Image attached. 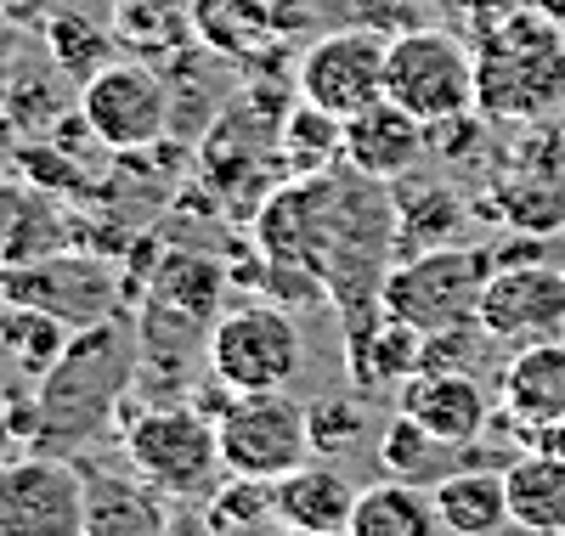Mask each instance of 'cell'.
Returning <instances> with one entry per match:
<instances>
[{"mask_svg":"<svg viewBox=\"0 0 565 536\" xmlns=\"http://www.w3.org/2000/svg\"><path fill=\"white\" fill-rule=\"evenodd\" d=\"M141 378V328L119 311L108 322H90L68 339V351L52 373L34 378L40 401V441L45 458H79L108 429H119V407Z\"/></svg>","mask_w":565,"mask_h":536,"instance_id":"1","label":"cell"},{"mask_svg":"<svg viewBox=\"0 0 565 536\" xmlns=\"http://www.w3.org/2000/svg\"><path fill=\"white\" fill-rule=\"evenodd\" d=\"M565 103V23L514 7L476 40V114L548 119Z\"/></svg>","mask_w":565,"mask_h":536,"instance_id":"2","label":"cell"},{"mask_svg":"<svg viewBox=\"0 0 565 536\" xmlns=\"http://www.w3.org/2000/svg\"><path fill=\"white\" fill-rule=\"evenodd\" d=\"M119 441H125V463L153 485V492L175 497V503H210L221 492V435L215 424L193 407V401H170V407H141L136 389L119 407Z\"/></svg>","mask_w":565,"mask_h":536,"instance_id":"3","label":"cell"},{"mask_svg":"<svg viewBox=\"0 0 565 536\" xmlns=\"http://www.w3.org/2000/svg\"><path fill=\"white\" fill-rule=\"evenodd\" d=\"M492 277V255L487 249H424L407 255L402 266L385 271L380 282V305L385 317L418 328L424 339L430 333H469L481 328V288Z\"/></svg>","mask_w":565,"mask_h":536,"instance_id":"4","label":"cell"},{"mask_svg":"<svg viewBox=\"0 0 565 536\" xmlns=\"http://www.w3.org/2000/svg\"><path fill=\"white\" fill-rule=\"evenodd\" d=\"M385 96L407 108L418 125H447L476 114V52L430 23L391 34L385 52Z\"/></svg>","mask_w":565,"mask_h":536,"instance_id":"5","label":"cell"},{"mask_svg":"<svg viewBox=\"0 0 565 536\" xmlns=\"http://www.w3.org/2000/svg\"><path fill=\"white\" fill-rule=\"evenodd\" d=\"M204 362L226 389L266 396V389H289L300 378L306 345H300L295 317L271 300V305H238V311L215 317L204 339Z\"/></svg>","mask_w":565,"mask_h":536,"instance_id":"6","label":"cell"},{"mask_svg":"<svg viewBox=\"0 0 565 536\" xmlns=\"http://www.w3.org/2000/svg\"><path fill=\"white\" fill-rule=\"evenodd\" d=\"M0 300L7 305H34L45 317L68 322L74 333L90 322H108L125 311V277L114 271L108 255H90V249H63V255H45L34 266H18L0 277Z\"/></svg>","mask_w":565,"mask_h":536,"instance_id":"7","label":"cell"},{"mask_svg":"<svg viewBox=\"0 0 565 536\" xmlns=\"http://www.w3.org/2000/svg\"><path fill=\"white\" fill-rule=\"evenodd\" d=\"M385 52L391 40L373 23H340L306 45V57L295 63V90L300 103L334 114L340 125L362 108H373L385 96Z\"/></svg>","mask_w":565,"mask_h":536,"instance_id":"8","label":"cell"},{"mask_svg":"<svg viewBox=\"0 0 565 536\" xmlns=\"http://www.w3.org/2000/svg\"><path fill=\"white\" fill-rule=\"evenodd\" d=\"M221 435V463L226 480H282L311 458L306 407L289 389H266V396H238L215 424Z\"/></svg>","mask_w":565,"mask_h":536,"instance_id":"9","label":"cell"},{"mask_svg":"<svg viewBox=\"0 0 565 536\" xmlns=\"http://www.w3.org/2000/svg\"><path fill=\"white\" fill-rule=\"evenodd\" d=\"M79 114L108 153H141L170 130V90L141 57H114L79 85Z\"/></svg>","mask_w":565,"mask_h":536,"instance_id":"10","label":"cell"},{"mask_svg":"<svg viewBox=\"0 0 565 536\" xmlns=\"http://www.w3.org/2000/svg\"><path fill=\"white\" fill-rule=\"evenodd\" d=\"M0 536H85L79 463L45 452L0 463Z\"/></svg>","mask_w":565,"mask_h":536,"instance_id":"11","label":"cell"},{"mask_svg":"<svg viewBox=\"0 0 565 536\" xmlns=\"http://www.w3.org/2000/svg\"><path fill=\"white\" fill-rule=\"evenodd\" d=\"M559 333H565V271L548 260L492 266L481 288V339L521 351Z\"/></svg>","mask_w":565,"mask_h":536,"instance_id":"12","label":"cell"},{"mask_svg":"<svg viewBox=\"0 0 565 536\" xmlns=\"http://www.w3.org/2000/svg\"><path fill=\"white\" fill-rule=\"evenodd\" d=\"M424 159H430V125H418L391 96L345 119V164L356 175L391 186V181H407Z\"/></svg>","mask_w":565,"mask_h":536,"instance_id":"13","label":"cell"},{"mask_svg":"<svg viewBox=\"0 0 565 536\" xmlns=\"http://www.w3.org/2000/svg\"><path fill=\"white\" fill-rule=\"evenodd\" d=\"M402 412H413L447 452L476 447L492 429V401L476 384V373H413L402 384Z\"/></svg>","mask_w":565,"mask_h":536,"instance_id":"14","label":"cell"},{"mask_svg":"<svg viewBox=\"0 0 565 536\" xmlns=\"http://www.w3.org/2000/svg\"><path fill=\"white\" fill-rule=\"evenodd\" d=\"M68 249V215L57 192L34 186L29 175H0V271L34 266Z\"/></svg>","mask_w":565,"mask_h":536,"instance_id":"15","label":"cell"},{"mask_svg":"<svg viewBox=\"0 0 565 536\" xmlns=\"http://www.w3.org/2000/svg\"><path fill=\"white\" fill-rule=\"evenodd\" d=\"M498 407L526 435L565 418V339L521 345L498 373Z\"/></svg>","mask_w":565,"mask_h":536,"instance_id":"16","label":"cell"},{"mask_svg":"<svg viewBox=\"0 0 565 536\" xmlns=\"http://www.w3.org/2000/svg\"><path fill=\"white\" fill-rule=\"evenodd\" d=\"M74 463L85 480V536H170L164 492H153L141 474H103L85 458Z\"/></svg>","mask_w":565,"mask_h":536,"instance_id":"17","label":"cell"},{"mask_svg":"<svg viewBox=\"0 0 565 536\" xmlns=\"http://www.w3.org/2000/svg\"><path fill=\"white\" fill-rule=\"evenodd\" d=\"M186 34L226 63H260L277 34V0H186Z\"/></svg>","mask_w":565,"mask_h":536,"instance_id":"18","label":"cell"},{"mask_svg":"<svg viewBox=\"0 0 565 536\" xmlns=\"http://www.w3.org/2000/svg\"><path fill=\"white\" fill-rule=\"evenodd\" d=\"M271 492H277V525L311 530V536H340L351 525V508H356V485L328 463L289 469Z\"/></svg>","mask_w":565,"mask_h":536,"instance_id":"19","label":"cell"},{"mask_svg":"<svg viewBox=\"0 0 565 536\" xmlns=\"http://www.w3.org/2000/svg\"><path fill=\"white\" fill-rule=\"evenodd\" d=\"M509 525L526 536H565V458L526 447L503 469Z\"/></svg>","mask_w":565,"mask_h":536,"instance_id":"20","label":"cell"},{"mask_svg":"<svg viewBox=\"0 0 565 536\" xmlns=\"http://www.w3.org/2000/svg\"><path fill=\"white\" fill-rule=\"evenodd\" d=\"M436 519L452 536H492L498 525H509V492H503V469H481L463 463L447 480H436Z\"/></svg>","mask_w":565,"mask_h":536,"instance_id":"21","label":"cell"},{"mask_svg":"<svg viewBox=\"0 0 565 536\" xmlns=\"http://www.w3.org/2000/svg\"><path fill=\"white\" fill-rule=\"evenodd\" d=\"M436 503L418 492L413 480H380L356 492L345 536H436Z\"/></svg>","mask_w":565,"mask_h":536,"instance_id":"22","label":"cell"},{"mask_svg":"<svg viewBox=\"0 0 565 536\" xmlns=\"http://www.w3.org/2000/svg\"><path fill=\"white\" fill-rule=\"evenodd\" d=\"M68 339H74L68 322L45 317L34 305H7V300H0V356H7L23 378H45V373H52V362L68 351Z\"/></svg>","mask_w":565,"mask_h":536,"instance_id":"23","label":"cell"},{"mask_svg":"<svg viewBox=\"0 0 565 536\" xmlns=\"http://www.w3.org/2000/svg\"><path fill=\"white\" fill-rule=\"evenodd\" d=\"M463 226V204L452 186H413L396 199V249L424 255V249H447Z\"/></svg>","mask_w":565,"mask_h":536,"instance_id":"24","label":"cell"},{"mask_svg":"<svg viewBox=\"0 0 565 536\" xmlns=\"http://www.w3.org/2000/svg\"><path fill=\"white\" fill-rule=\"evenodd\" d=\"M282 159H289L295 175L340 170V164H345V125H340L334 114L300 103L289 119H282Z\"/></svg>","mask_w":565,"mask_h":536,"instance_id":"25","label":"cell"},{"mask_svg":"<svg viewBox=\"0 0 565 536\" xmlns=\"http://www.w3.org/2000/svg\"><path fill=\"white\" fill-rule=\"evenodd\" d=\"M45 52H52V63L63 74H74L79 85L97 74L103 63H114V34L97 23V18H85V12H52L45 18Z\"/></svg>","mask_w":565,"mask_h":536,"instance_id":"26","label":"cell"},{"mask_svg":"<svg viewBox=\"0 0 565 536\" xmlns=\"http://www.w3.org/2000/svg\"><path fill=\"white\" fill-rule=\"evenodd\" d=\"M436 452H447V447H436V435L424 429L413 412H402L396 407V418L385 424V435H380V463H385V474L391 480H424L430 474V463H436Z\"/></svg>","mask_w":565,"mask_h":536,"instance_id":"27","label":"cell"},{"mask_svg":"<svg viewBox=\"0 0 565 536\" xmlns=\"http://www.w3.org/2000/svg\"><path fill=\"white\" fill-rule=\"evenodd\" d=\"M367 429V412L362 401L351 396H328V401H311L306 407V435H311V458H340L362 441Z\"/></svg>","mask_w":565,"mask_h":536,"instance_id":"28","label":"cell"},{"mask_svg":"<svg viewBox=\"0 0 565 536\" xmlns=\"http://www.w3.org/2000/svg\"><path fill=\"white\" fill-rule=\"evenodd\" d=\"M0 12H7L12 23H40L57 12V0H0Z\"/></svg>","mask_w":565,"mask_h":536,"instance_id":"29","label":"cell"},{"mask_svg":"<svg viewBox=\"0 0 565 536\" xmlns=\"http://www.w3.org/2000/svg\"><path fill=\"white\" fill-rule=\"evenodd\" d=\"M532 447H537V452L565 458V418H559V424H548V429H537V435H532Z\"/></svg>","mask_w":565,"mask_h":536,"instance_id":"30","label":"cell"},{"mask_svg":"<svg viewBox=\"0 0 565 536\" xmlns=\"http://www.w3.org/2000/svg\"><path fill=\"white\" fill-rule=\"evenodd\" d=\"M521 7H532V12H543V18L565 23V0H521Z\"/></svg>","mask_w":565,"mask_h":536,"instance_id":"31","label":"cell"},{"mask_svg":"<svg viewBox=\"0 0 565 536\" xmlns=\"http://www.w3.org/2000/svg\"><path fill=\"white\" fill-rule=\"evenodd\" d=\"M7 447H18V441H12V418H7V401H0V452H7Z\"/></svg>","mask_w":565,"mask_h":536,"instance_id":"32","label":"cell"},{"mask_svg":"<svg viewBox=\"0 0 565 536\" xmlns=\"http://www.w3.org/2000/svg\"><path fill=\"white\" fill-rule=\"evenodd\" d=\"M7 159H12V153H7V141H0V175H7Z\"/></svg>","mask_w":565,"mask_h":536,"instance_id":"33","label":"cell"},{"mask_svg":"<svg viewBox=\"0 0 565 536\" xmlns=\"http://www.w3.org/2000/svg\"><path fill=\"white\" fill-rule=\"evenodd\" d=\"M277 536H311V530H289V525H282V530H277ZM340 536H345V530H340Z\"/></svg>","mask_w":565,"mask_h":536,"instance_id":"34","label":"cell"},{"mask_svg":"<svg viewBox=\"0 0 565 536\" xmlns=\"http://www.w3.org/2000/svg\"><path fill=\"white\" fill-rule=\"evenodd\" d=\"M0 277H7V271H0Z\"/></svg>","mask_w":565,"mask_h":536,"instance_id":"35","label":"cell"},{"mask_svg":"<svg viewBox=\"0 0 565 536\" xmlns=\"http://www.w3.org/2000/svg\"><path fill=\"white\" fill-rule=\"evenodd\" d=\"M559 339H565V333H559Z\"/></svg>","mask_w":565,"mask_h":536,"instance_id":"36","label":"cell"}]
</instances>
